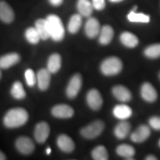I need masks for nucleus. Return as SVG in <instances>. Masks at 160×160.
<instances>
[{
  "instance_id": "1",
  "label": "nucleus",
  "mask_w": 160,
  "mask_h": 160,
  "mask_svg": "<svg viewBox=\"0 0 160 160\" xmlns=\"http://www.w3.org/2000/svg\"><path fill=\"white\" fill-rule=\"evenodd\" d=\"M27 111L21 108L9 110L4 117L3 122L8 128H16L25 125L28 120Z\"/></svg>"
},
{
  "instance_id": "29",
  "label": "nucleus",
  "mask_w": 160,
  "mask_h": 160,
  "mask_svg": "<svg viewBox=\"0 0 160 160\" xmlns=\"http://www.w3.org/2000/svg\"><path fill=\"white\" fill-rule=\"evenodd\" d=\"M92 157L95 160L108 159V153L103 145H99L92 151Z\"/></svg>"
},
{
  "instance_id": "6",
  "label": "nucleus",
  "mask_w": 160,
  "mask_h": 160,
  "mask_svg": "<svg viewBox=\"0 0 160 160\" xmlns=\"http://www.w3.org/2000/svg\"><path fill=\"white\" fill-rule=\"evenodd\" d=\"M16 148L22 154L29 155L34 151L35 145L30 138L21 137L18 138L16 141Z\"/></svg>"
},
{
  "instance_id": "35",
  "label": "nucleus",
  "mask_w": 160,
  "mask_h": 160,
  "mask_svg": "<svg viewBox=\"0 0 160 160\" xmlns=\"http://www.w3.org/2000/svg\"><path fill=\"white\" fill-rule=\"evenodd\" d=\"M48 1L52 5L56 6V7L61 5L62 3L63 2V0H48Z\"/></svg>"
},
{
  "instance_id": "3",
  "label": "nucleus",
  "mask_w": 160,
  "mask_h": 160,
  "mask_svg": "<svg viewBox=\"0 0 160 160\" xmlns=\"http://www.w3.org/2000/svg\"><path fill=\"white\" fill-rule=\"evenodd\" d=\"M122 69V62L116 57H109L101 65V71L105 76H113L120 73Z\"/></svg>"
},
{
  "instance_id": "8",
  "label": "nucleus",
  "mask_w": 160,
  "mask_h": 160,
  "mask_svg": "<svg viewBox=\"0 0 160 160\" xmlns=\"http://www.w3.org/2000/svg\"><path fill=\"white\" fill-rule=\"evenodd\" d=\"M50 133L49 125L45 122H39L36 126L34 138L38 143H45Z\"/></svg>"
},
{
  "instance_id": "31",
  "label": "nucleus",
  "mask_w": 160,
  "mask_h": 160,
  "mask_svg": "<svg viewBox=\"0 0 160 160\" xmlns=\"http://www.w3.org/2000/svg\"><path fill=\"white\" fill-rule=\"evenodd\" d=\"M145 55L151 59H156L160 57V44L150 45L145 50Z\"/></svg>"
},
{
  "instance_id": "23",
  "label": "nucleus",
  "mask_w": 160,
  "mask_h": 160,
  "mask_svg": "<svg viewBox=\"0 0 160 160\" xmlns=\"http://www.w3.org/2000/svg\"><path fill=\"white\" fill-rule=\"evenodd\" d=\"M131 125L128 122L123 121L118 124L114 129V134L118 139H123L128 135L131 131Z\"/></svg>"
},
{
  "instance_id": "36",
  "label": "nucleus",
  "mask_w": 160,
  "mask_h": 160,
  "mask_svg": "<svg viewBox=\"0 0 160 160\" xmlns=\"http://www.w3.org/2000/svg\"><path fill=\"white\" fill-rule=\"evenodd\" d=\"M146 159L147 160H157V159L156 158V157L153 155H150V156H148L147 158H146Z\"/></svg>"
},
{
  "instance_id": "37",
  "label": "nucleus",
  "mask_w": 160,
  "mask_h": 160,
  "mask_svg": "<svg viewBox=\"0 0 160 160\" xmlns=\"http://www.w3.org/2000/svg\"><path fill=\"white\" fill-rule=\"evenodd\" d=\"M6 159H7V158H6V156L2 152L0 151V160H5Z\"/></svg>"
},
{
  "instance_id": "7",
  "label": "nucleus",
  "mask_w": 160,
  "mask_h": 160,
  "mask_svg": "<svg viewBox=\"0 0 160 160\" xmlns=\"http://www.w3.org/2000/svg\"><path fill=\"white\" fill-rule=\"evenodd\" d=\"M51 113L53 117L59 119H68L74 114V111L71 106L65 104H60L55 105L51 110Z\"/></svg>"
},
{
  "instance_id": "10",
  "label": "nucleus",
  "mask_w": 160,
  "mask_h": 160,
  "mask_svg": "<svg viewBox=\"0 0 160 160\" xmlns=\"http://www.w3.org/2000/svg\"><path fill=\"white\" fill-rule=\"evenodd\" d=\"M100 24L97 19L91 17L86 22L85 26V31L88 37L93 39L97 37L100 33Z\"/></svg>"
},
{
  "instance_id": "33",
  "label": "nucleus",
  "mask_w": 160,
  "mask_h": 160,
  "mask_svg": "<svg viewBox=\"0 0 160 160\" xmlns=\"http://www.w3.org/2000/svg\"><path fill=\"white\" fill-rule=\"evenodd\" d=\"M149 124L153 129L160 131V117H153L149 120Z\"/></svg>"
},
{
  "instance_id": "40",
  "label": "nucleus",
  "mask_w": 160,
  "mask_h": 160,
  "mask_svg": "<svg viewBox=\"0 0 160 160\" xmlns=\"http://www.w3.org/2000/svg\"><path fill=\"white\" fill-rule=\"evenodd\" d=\"M1 77H2V72L0 71V79H1Z\"/></svg>"
},
{
  "instance_id": "4",
  "label": "nucleus",
  "mask_w": 160,
  "mask_h": 160,
  "mask_svg": "<svg viewBox=\"0 0 160 160\" xmlns=\"http://www.w3.org/2000/svg\"><path fill=\"white\" fill-rule=\"evenodd\" d=\"M105 124L101 120H97L81 130V134L85 139H92L97 138L102 133Z\"/></svg>"
},
{
  "instance_id": "15",
  "label": "nucleus",
  "mask_w": 160,
  "mask_h": 160,
  "mask_svg": "<svg viewBox=\"0 0 160 160\" xmlns=\"http://www.w3.org/2000/svg\"><path fill=\"white\" fill-rule=\"evenodd\" d=\"M142 97L148 102H153L157 99V93L153 86L148 82L144 83L141 88Z\"/></svg>"
},
{
  "instance_id": "14",
  "label": "nucleus",
  "mask_w": 160,
  "mask_h": 160,
  "mask_svg": "<svg viewBox=\"0 0 160 160\" xmlns=\"http://www.w3.org/2000/svg\"><path fill=\"white\" fill-rule=\"evenodd\" d=\"M57 145L61 151L65 153H71L75 149V144L73 139L65 134H61L58 137Z\"/></svg>"
},
{
  "instance_id": "11",
  "label": "nucleus",
  "mask_w": 160,
  "mask_h": 160,
  "mask_svg": "<svg viewBox=\"0 0 160 160\" xmlns=\"http://www.w3.org/2000/svg\"><path fill=\"white\" fill-rule=\"evenodd\" d=\"M51 72L48 69H41L37 74V82L41 91H45L49 88L51 83Z\"/></svg>"
},
{
  "instance_id": "38",
  "label": "nucleus",
  "mask_w": 160,
  "mask_h": 160,
  "mask_svg": "<svg viewBox=\"0 0 160 160\" xmlns=\"http://www.w3.org/2000/svg\"><path fill=\"white\" fill-rule=\"evenodd\" d=\"M51 153V149L50 148H48L47 149H46V153H47L48 155H50Z\"/></svg>"
},
{
  "instance_id": "9",
  "label": "nucleus",
  "mask_w": 160,
  "mask_h": 160,
  "mask_svg": "<svg viewBox=\"0 0 160 160\" xmlns=\"http://www.w3.org/2000/svg\"><path fill=\"white\" fill-rule=\"evenodd\" d=\"M87 102L91 109L97 111L102 106L103 100L99 91L97 89H91L87 93Z\"/></svg>"
},
{
  "instance_id": "28",
  "label": "nucleus",
  "mask_w": 160,
  "mask_h": 160,
  "mask_svg": "<svg viewBox=\"0 0 160 160\" xmlns=\"http://www.w3.org/2000/svg\"><path fill=\"white\" fill-rule=\"evenodd\" d=\"M117 153L120 157H132L135 154V149L131 145L122 144L117 147Z\"/></svg>"
},
{
  "instance_id": "18",
  "label": "nucleus",
  "mask_w": 160,
  "mask_h": 160,
  "mask_svg": "<svg viewBox=\"0 0 160 160\" xmlns=\"http://www.w3.org/2000/svg\"><path fill=\"white\" fill-rule=\"evenodd\" d=\"M113 30L110 25H105L100 30L99 42L103 45H108L113 37Z\"/></svg>"
},
{
  "instance_id": "12",
  "label": "nucleus",
  "mask_w": 160,
  "mask_h": 160,
  "mask_svg": "<svg viewBox=\"0 0 160 160\" xmlns=\"http://www.w3.org/2000/svg\"><path fill=\"white\" fill-rule=\"evenodd\" d=\"M15 14L13 9L5 1H0V19L3 22L9 24L14 20Z\"/></svg>"
},
{
  "instance_id": "39",
  "label": "nucleus",
  "mask_w": 160,
  "mask_h": 160,
  "mask_svg": "<svg viewBox=\"0 0 160 160\" xmlns=\"http://www.w3.org/2000/svg\"><path fill=\"white\" fill-rule=\"evenodd\" d=\"M112 2H120L123 1V0H110Z\"/></svg>"
},
{
  "instance_id": "16",
  "label": "nucleus",
  "mask_w": 160,
  "mask_h": 160,
  "mask_svg": "<svg viewBox=\"0 0 160 160\" xmlns=\"http://www.w3.org/2000/svg\"><path fill=\"white\" fill-rule=\"evenodd\" d=\"M20 60L19 55L17 53H11L0 57V68L8 69L17 64Z\"/></svg>"
},
{
  "instance_id": "21",
  "label": "nucleus",
  "mask_w": 160,
  "mask_h": 160,
  "mask_svg": "<svg viewBox=\"0 0 160 160\" xmlns=\"http://www.w3.org/2000/svg\"><path fill=\"white\" fill-rule=\"evenodd\" d=\"M61 56L58 53H53L49 57L47 69L51 72V73H56L59 71L60 68H61Z\"/></svg>"
},
{
  "instance_id": "24",
  "label": "nucleus",
  "mask_w": 160,
  "mask_h": 160,
  "mask_svg": "<svg viewBox=\"0 0 160 160\" xmlns=\"http://www.w3.org/2000/svg\"><path fill=\"white\" fill-rule=\"evenodd\" d=\"M82 24V17L80 14H74L69 20L68 29L71 33H77Z\"/></svg>"
},
{
  "instance_id": "22",
  "label": "nucleus",
  "mask_w": 160,
  "mask_h": 160,
  "mask_svg": "<svg viewBox=\"0 0 160 160\" xmlns=\"http://www.w3.org/2000/svg\"><path fill=\"white\" fill-rule=\"evenodd\" d=\"M120 41L124 45L128 48H135L139 43V39L137 36L130 32H123L120 36Z\"/></svg>"
},
{
  "instance_id": "41",
  "label": "nucleus",
  "mask_w": 160,
  "mask_h": 160,
  "mask_svg": "<svg viewBox=\"0 0 160 160\" xmlns=\"http://www.w3.org/2000/svg\"><path fill=\"white\" fill-rule=\"evenodd\" d=\"M159 146H160V140H159Z\"/></svg>"
},
{
  "instance_id": "20",
  "label": "nucleus",
  "mask_w": 160,
  "mask_h": 160,
  "mask_svg": "<svg viewBox=\"0 0 160 160\" xmlns=\"http://www.w3.org/2000/svg\"><path fill=\"white\" fill-rule=\"evenodd\" d=\"M113 113L117 119L125 120L131 117L132 115V110L129 106L126 105H119L113 108Z\"/></svg>"
},
{
  "instance_id": "17",
  "label": "nucleus",
  "mask_w": 160,
  "mask_h": 160,
  "mask_svg": "<svg viewBox=\"0 0 160 160\" xmlns=\"http://www.w3.org/2000/svg\"><path fill=\"white\" fill-rule=\"evenodd\" d=\"M113 94L118 100L127 102L131 99L132 95L131 91L123 85H117L113 88Z\"/></svg>"
},
{
  "instance_id": "25",
  "label": "nucleus",
  "mask_w": 160,
  "mask_h": 160,
  "mask_svg": "<svg viewBox=\"0 0 160 160\" xmlns=\"http://www.w3.org/2000/svg\"><path fill=\"white\" fill-rule=\"evenodd\" d=\"M35 28L37 30L38 33H39L41 39L46 40L50 38L48 28L47 22L46 19H39L37 20L35 23Z\"/></svg>"
},
{
  "instance_id": "27",
  "label": "nucleus",
  "mask_w": 160,
  "mask_h": 160,
  "mask_svg": "<svg viewBox=\"0 0 160 160\" xmlns=\"http://www.w3.org/2000/svg\"><path fill=\"white\" fill-rule=\"evenodd\" d=\"M11 95L16 99H22L26 97V93L24 89L22 84L20 82H16L13 83L11 91Z\"/></svg>"
},
{
  "instance_id": "34",
  "label": "nucleus",
  "mask_w": 160,
  "mask_h": 160,
  "mask_svg": "<svg viewBox=\"0 0 160 160\" xmlns=\"http://www.w3.org/2000/svg\"><path fill=\"white\" fill-rule=\"evenodd\" d=\"M91 2L93 8L97 10V11H102L105 7V0H92Z\"/></svg>"
},
{
  "instance_id": "19",
  "label": "nucleus",
  "mask_w": 160,
  "mask_h": 160,
  "mask_svg": "<svg viewBox=\"0 0 160 160\" xmlns=\"http://www.w3.org/2000/svg\"><path fill=\"white\" fill-rule=\"evenodd\" d=\"M77 10L82 17H90L93 13V7L89 0H79L77 2Z\"/></svg>"
},
{
  "instance_id": "26",
  "label": "nucleus",
  "mask_w": 160,
  "mask_h": 160,
  "mask_svg": "<svg viewBox=\"0 0 160 160\" xmlns=\"http://www.w3.org/2000/svg\"><path fill=\"white\" fill-rule=\"evenodd\" d=\"M128 19L131 22L148 23L150 22L149 16L142 13H137V11H131L128 15Z\"/></svg>"
},
{
  "instance_id": "2",
  "label": "nucleus",
  "mask_w": 160,
  "mask_h": 160,
  "mask_svg": "<svg viewBox=\"0 0 160 160\" xmlns=\"http://www.w3.org/2000/svg\"><path fill=\"white\" fill-rule=\"evenodd\" d=\"M45 19L50 37L55 42L62 41L65 37V28L61 19L57 15L51 14Z\"/></svg>"
},
{
  "instance_id": "30",
  "label": "nucleus",
  "mask_w": 160,
  "mask_h": 160,
  "mask_svg": "<svg viewBox=\"0 0 160 160\" xmlns=\"http://www.w3.org/2000/svg\"><path fill=\"white\" fill-rule=\"evenodd\" d=\"M25 38L27 39V41L31 44H37L39 42V40L41 39L39 33H38L37 30L36 29V28H29L26 30L25 33Z\"/></svg>"
},
{
  "instance_id": "5",
  "label": "nucleus",
  "mask_w": 160,
  "mask_h": 160,
  "mask_svg": "<svg viewBox=\"0 0 160 160\" xmlns=\"http://www.w3.org/2000/svg\"><path fill=\"white\" fill-rule=\"evenodd\" d=\"M82 79L81 75L77 73L73 76L66 89V94L68 97L70 99H73L77 97L82 88Z\"/></svg>"
},
{
  "instance_id": "32",
  "label": "nucleus",
  "mask_w": 160,
  "mask_h": 160,
  "mask_svg": "<svg viewBox=\"0 0 160 160\" xmlns=\"http://www.w3.org/2000/svg\"><path fill=\"white\" fill-rule=\"evenodd\" d=\"M25 77L26 83L30 87H33L37 83V76H36L33 70L28 69L25 73Z\"/></svg>"
},
{
  "instance_id": "42",
  "label": "nucleus",
  "mask_w": 160,
  "mask_h": 160,
  "mask_svg": "<svg viewBox=\"0 0 160 160\" xmlns=\"http://www.w3.org/2000/svg\"><path fill=\"white\" fill-rule=\"evenodd\" d=\"M159 78H160V73H159Z\"/></svg>"
},
{
  "instance_id": "13",
  "label": "nucleus",
  "mask_w": 160,
  "mask_h": 160,
  "mask_svg": "<svg viewBox=\"0 0 160 160\" xmlns=\"http://www.w3.org/2000/svg\"><path fill=\"white\" fill-rule=\"evenodd\" d=\"M151 135V130L147 125H140L131 134V140L133 142L141 143L145 142Z\"/></svg>"
}]
</instances>
